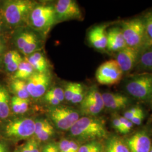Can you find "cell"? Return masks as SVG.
Masks as SVG:
<instances>
[{
    "instance_id": "cell-1",
    "label": "cell",
    "mask_w": 152,
    "mask_h": 152,
    "mask_svg": "<svg viewBox=\"0 0 152 152\" xmlns=\"http://www.w3.org/2000/svg\"><path fill=\"white\" fill-rule=\"evenodd\" d=\"M36 2L28 0H11L5 2L2 9V19L11 26H19L29 22V16Z\"/></svg>"
},
{
    "instance_id": "cell-2",
    "label": "cell",
    "mask_w": 152,
    "mask_h": 152,
    "mask_svg": "<svg viewBox=\"0 0 152 152\" xmlns=\"http://www.w3.org/2000/svg\"><path fill=\"white\" fill-rule=\"evenodd\" d=\"M70 131L72 136L83 141L101 139L107 135L103 121L91 116L80 118Z\"/></svg>"
},
{
    "instance_id": "cell-3",
    "label": "cell",
    "mask_w": 152,
    "mask_h": 152,
    "mask_svg": "<svg viewBox=\"0 0 152 152\" xmlns=\"http://www.w3.org/2000/svg\"><path fill=\"white\" fill-rule=\"evenodd\" d=\"M121 30L127 46L140 49L145 41V29L144 19L135 18L122 22Z\"/></svg>"
},
{
    "instance_id": "cell-4",
    "label": "cell",
    "mask_w": 152,
    "mask_h": 152,
    "mask_svg": "<svg viewBox=\"0 0 152 152\" xmlns=\"http://www.w3.org/2000/svg\"><path fill=\"white\" fill-rule=\"evenodd\" d=\"M127 92L134 98L151 101L152 96V73H143L129 78L126 82Z\"/></svg>"
},
{
    "instance_id": "cell-5",
    "label": "cell",
    "mask_w": 152,
    "mask_h": 152,
    "mask_svg": "<svg viewBox=\"0 0 152 152\" xmlns=\"http://www.w3.org/2000/svg\"><path fill=\"white\" fill-rule=\"evenodd\" d=\"M29 22L38 31L48 32L56 22L54 7L48 5H36L30 14Z\"/></svg>"
},
{
    "instance_id": "cell-6",
    "label": "cell",
    "mask_w": 152,
    "mask_h": 152,
    "mask_svg": "<svg viewBox=\"0 0 152 152\" xmlns=\"http://www.w3.org/2000/svg\"><path fill=\"white\" fill-rule=\"evenodd\" d=\"M35 120L31 118H18L9 121L4 127L6 137L13 140L26 139L34 134Z\"/></svg>"
},
{
    "instance_id": "cell-7",
    "label": "cell",
    "mask_w": 152,
    "mask_h": 152,
    "mask_svg": "<svg viewBox=\"0 0 152 152\" xmlns=\"http://www.w3.org/2000/svg\"><path fill=\"white\" fill-rule=\"evenodd\" d=\"M50 118L61 130H68L80 119V113L73 108L65 106H56L49 110Z\"/></svg>"
},
{
    "instance_id": "cell-8",
    "label": "cell",
    "mask_w": 152,
    "mask_h": 152,
    "mask_svg": "<svg viewBox=\"0 0 152 152\" xmlns=\"http://www.w3.org/2000/svg\"><path fill=\"white\" fill-rule=\"evenodd\" d=\"M124 72L115 60H109L102 64L96 72V79L101 85L112 86L118 83Z\"/></svg>"
},
{
    "instance_id": "cell-9",
    "label": "cell",
    "mask_w": 152,
    "mask_h": 152,
    "mask_svg": "<svg viewBox=\"0 0 152 152\" xmlns=\"http://www.w3.org/2000/svg\"><path fill=\"white\" fill-rule=\"evenodd\" d=\"M104 108L102 94L97 87L92 86L90 88L81 103L82 114L92 117L100 113Z\"/></svg>"
},
{
    "instance_id": "cell-10",
    "label": "cell",
    "mask_w": 152,
    "mask_h": 152,
    "mask_svg": "<svg viewBox=\"0 0 152 152\" xmlns=\"http://www.w3.org/2000/svg\"><path fill=\"white\" fill-rule=\"evenodd\" d=\"M56 22H63L73 19L81 20V10L75 1L59 0L54 7Z\"/></svg>"
},
{
    "instance_id": "cell-11",
    "label": "cell",
    "mask_w": 152,
    "mask_h": 152,
    "mask_svg": "<svg viewBox=\"0 0 152 152\" xmlns=\"http://www.w3.org/2000/svg\"><path fill=\"white\" fill-rule=\"evenodd\" d=\"M51 83V78L48 73L34 72L26 81L28 92L30 96L38 98L48 91Z\"/></svg>"
},
{
    "instance_id": "cell-12",
    "label": "cell",
    "mask_w": 152,
    "mask_h": 152,
    "mask_svg": "<svg viewBox=\"0 0 152 152\" xmlns=\"http://www.w3.org/2000/svg\"><path fill=\"white\" fill-rule=\"evenodd\" d=\"M140 51V49L126 46L117 52L115 60L124 73L131 71L136 65Z\"/></svg>"
},
{
    "instance_id": "cell-13",
    "label": "cell",
    "mask_w": 152,
    "mask_h": 152,
    "mask_svg": "<svg viewBox=\"0 0 152 152\" xmlns=\"http://www.w3.org/2000/svg\"><path fill=\"white\" fill-rule=\"evenodd\" d=\"M126 144L131 152H149L151 148V141L145 131L137 132L129 137Z\"/></svg>"
},
{
    "instance_id": "cell-14",
    "label": "cell",
    "mask_w": 152,
    "mask_h": 152,
    "mask_svg": "<svg viewBox=\"0 0 152 152\" xmlns=\"http://www.w3.org/2000/svg\"><path fill=\"white\" fill-rule=\"evenodd\" d=\"M107 26L98 25L92 28L88 33L89 43L95 49L104 50L107 47Z\"/></svg>"
},
{
    "instance_id": "cell-15",
    "label": "cell",
    "mask_w": 152,
    "mask_h": 152,
    "mask_svg": "<svg viewBox=\"0 0 152 152\" xmlns=\"http://www.w3.org/2000/svg\"><path fill=\"white\" fill-rule=\"evenodd\" d=\"M127 46L121 28L114 27L107 31V47L110 51L118 52Z\"/></svg>"
},
{
    "instance_id": "cell-16",
    "label": "cell",
    "mask_w": 152,
    "mask_h": 152,
    "mask_svg": "<svg viewBox=\"0 0 152 152\" xmlns=\"http://www.w3.org/2000/svg\"><path fill=\"white\" fill-rule=\"evenodd\" d=\"M104 107L111 110H119L125 108L129 102V98L118 93L105 92L102 94Z\"/></svg>"
},
{
    "instance_id": "cell-17",
    "label": "cell",
    "mask_w": 152,
    "mask_h": 152,
    "mask_svg": "<svg viewBox=\"0 0 152 152\" xmlns=\"http://www.w3.org/2000/svg\"><path fill=\"white\" fill-rule=\"evenodd\" d=\"M27 61L32 65L35 72L48 73L49 66L48 60L41 53L36 51L29 55Z\"/></svg>"
},
{
    "instance_id": "cell-18",
    "label": "cell",
    "mask_w": 152,
    "mask_h": 152,
    "mask_svg": "<svg viewBox=\"0 0 152 152\" xmlns=\"http://www.w3.org/2000/svg\"><path fill=\"white\" fill-rule=\"evenodd\" d=\"M106 152H131L126 142L118 136L109 138L105 144Z\"/></svg>"
},
{
    "instance_id": "cell-19",
    "label": "cell",
    "mask_w": 152,
    "mask_h": 152,
    "mask_svg": "<svg viewBox=\"0 0 152 152\" xmlns=\"http://www.w3.org/2000/svg\"><path fill=\"white\" fill-rule=\"evenodd\" d=\"M10 111V95L5 87L0 85V118H7Z\"/></svg>"
},
{
    "instance_id": "cell-20",
    "label": "cell",
    "mask_w": 152,
    "mask_h": 152,
    "mask_svg": "<svg viewBox=\"0 0 152 152\" xmlns=\"http://www.w3.org/2000/svg\"><path fill=\"white\" fill-rule=\"evenodd\" d=\"M35 72L33 68L27 60H23L18 68L13 74L12 79L20 80L22 81L27 80Z\"/></svg>"
},
{
    "instance_id": "cell-21",
    "label": "cell",
    "mask_w": 152,
    "mask_h": 152,
    "mask_svg": "<svg viewBox=\"0 0 152 152\" xmlns=\"http://www.w3.org/2000/svg\"><path fill=\"white\" fill-rule=\"evenodd\" d=\"M10 89L15 96L18 98L28 99L30 96L28 92L27 83L25 81L12 79L10 83Z\"/></svg>"
},
{
    "instance_id": "cell-22",
    "label": "cell",
    "mask_w": 152,
    "mask_h": 152,
    "mask_svg": "<svg viewBox=\"0 0 152 152\" xmlns=\"http://www.w3.org/2000/svg\"><path fill=\"white\" fill-rule=\"evenodd\" d=\"M142 51L137 64L139 63V67L142 69H152V45Z\"/></svg>"
},
{
    "instance_id": "cell-23",
    "label": "cell",
    "mask_w": 152,
    "mask_h": 152,
    "mask_svg": "<svg viewBox=\"0 0 152 152\" xmlns=\"http://www.w3.org/2000/svg\"><path fill=\"white\" fill-rule=\"evenodd\" d=\"M39 40L36 34L32 32L27 44H26L22 53L26 55H30L37 51L39 47Z\"/></svg>"
},
{
    "instance_id": "cell-24",
    "label": "cell",
    "mask_w": 152,
    "mask_h": 152,
    "mask_svg": "<svg viewBox=\"0 0 152 152\" xmlns=\"http://www.w3.org/2000/svg\"><path fill=\"white\" fill-rule=\"evenodd\" d=\"M144 20L145 29V41L144 45L145 49L152 45V11L147 15Z\"/></svg>"
},
{
    "instance_id": "cell-25",
    "label": "cell",
    "mask_w": 152,
    "mask_h": 152,
    "mask_svg": "<svg viewBox=\"0 0 152 152\" xmlns=\"http://www.w3.org/2000/svg\"><path fill=\"white\" fill-rule=\"evenodd\" d=\"M54 134V129L52 125L48 122L42 130L34 134L37 139L39 141H46L53 136Z\"/></svg>"
},
{
    "instance_id": "cell-26",
    "label": "cell",
    "mask_w": 152,
    "mask_h": 152,
    "mask_svg": "<svg viewBox=\"0 0 152 152\" xmlns=\"http://www.w3.org/2000/svg\"><path fill=\"white\" fill-rule=\"evenodd\" d=\"M102 146L97 141H92L80 147L78 152H102Z\"/></svg>"
},
{
    "instance_id": "cell-27",
    "label": "cell",
    "mask_w": 152,
    "mask_h": 152,
    "mask_svg": "<svg viewBox=\"0 0 152 152\" xmlns=\"http://www.w3.org/2000/svg\"><path fill=\"white\" fill-rule=\"evenodd\" d=\"M85 87L81 83H77L76 91L71 100V102L73 104L81 103L85 96Z\"/></svg>"
},
{
    "instance_id": "cell-28",
    "label": "cell",
    "mask_w": 152,
    "mask_h": 152,
    "mask_svg": "<svg viewBox=\"0 0 152 152\" xmlns=\"http://www.w3.org/2000/svg\"><path fill=\"white\" fill-rule=\"evenodd\" d=\"M20 152H39L38 142L35 139H31L22 147Z\"/></svg>"
},
{
    "instance_id": "cell-29",
    "label": "cell",
    "mask_w": 152,
    "mask_h": 152,
    "mask_svg": "<svg viewBox=\"0 0 152 152\" xmlns=\"http://www.w3.org/2000/svg\"><path fill=\"white\" fill-rule=\"evenodd\" d=\"M31 34L32 32H31L24 31L19 33L16 37V46L18 49L21 50V51L24 49L26 44H27Z\"/></svg>"
},
{
    "instance_id": "cell-30",
    "label": "cell",
    "mask_w": 152,
    "mask_h": 152,
    "mask_svg": "<svg viewBox=\"0 0 152 152\" xmlns=\"http://www.w3.org/2000/svg\"><path fill=\"white\" fill-rule=\"evenodd\" d=\"M77 83L76 82H69L65 85V88L64 90V99L67 101L71 102L73 96L76 91Z\"/></svg>"
},
{
    "instance_id": "cell-31",
    "label": "cell",
    "mask_w": 152,
    "mask_h": 152,
    "mask_svg": "<svg viewBox=\"0 0 152 152\" xmlns=\"http://www.w3.org/2000/svg\"><path fill=\"white\" fill-rule=\"evenodd\" d=\"M23 59L20 55H19L14 60H12L8 64L5 65L6 71L10 73H14L21 64Z\"/></svg>"
},
{
    "instance_id": "cell-32",
    "label": "cell",
    "mask_w": 152,
    "mask_h": 152,
    "mask_svg": "<svg viewBox=\"0 0 152 152\" xmlns=\"http://www.w3.org/2000/svg\"><path fill=\"white\" fill-rule=\"evenodd\" d=\"M50 93L54 95L55 97L58 98L60 102H63L64 99V90L59 87H55L51 88L49 90H48Z\"/></svg>"
},
{
    "instance_id": "cell-33",
    "label": "cell",
    "mask_w": 152,
    "mask_h": 152,
    "mask_svg": "<svg viewBox=\"0 0 152 152\" xmlns=\"http://www.w3.org/2000/svg\"><path fill=\"white\" fill-rule=\"evenodd\" d=\"M44 99L47 103L54 106H57L61 103V102L58 98L55 97L54 95L50 93L49 91H47L44 95Z\"/></svg>"
},
{
    "instance_id": "cell-34",
    "label": "cell",
    "mask_w": 152,
    "mask_h": 152,
    "mask_svg": "<svg viewBox=\"0 0 152 152\" xmlns=\"http://www.w3.org/2000/svg\"><path fill=\"white\" fill-rule=\"evenodd\" d=\"M142 109L139 107H135L129 109L126 112H125L124 114V117L127 120L130 121L137 113H138L140 111H141Z\"/></svg>"
},
{
    "instance_id": "cell-35",
    "label": "cell",
    "mask_w": 152,
    "mask_h": 152,
    "mask_svg": "<svg viewBox=\"0 0 152 152\" xmlns=\"http://www.w3.org/2000/svg\"><path fill=\"white\" fill-rule=\"evenodd\" d=\"M20 54L16 51V50H11L7 53H6L4 58V62L5 65L8 64L11 61L14 60Z\"/></svg>"
},
{
    "instance_id": "cell-36",
    "label": "cell",
    "mask_w": 152,
    "mask_h": 152,
    "mask_svg": "<svg viewBox=\"0 0 152 152\" xmlns=\"http://www.w3.org/2000/svg\"><path fill=\"white\" fill-rule=\"evenodd\" d=\"M11 107L12 110L16 114H22L21 108L19 103L18 98L14 96L11 99Z\"/></svg>"
},
{
    "instance_id": "cell-37",
    "label": "cell",
    "mask_w": 152,
    "mask_h": 152,
    "mask_svg": "<svg viewBox=\"0 0 152 152\" xmlns=\"http://www.w3.org/2000/svg\"><path fill=\"white\" fill-rule=\"evenodd\" d=\"M59 152H72L70 140L63 139L58 144Z\"/></svg>"
},
{
    "instance_id": "cell-38",
    "label": "cell",
    "mask_w": 152,
    "mask_h": 152,
    "mask_svg": "<svg viewBox=\"0 0 152 152\" xmlns=\"http://www.w3.org/2000/svg\"><path fill=\"white\" fill-rule=\"evenodd\" d=\"M119 119L123 126L124 130L125 131V134L129 132L131 130L134 124L131 122V121L125 118L124 117H119Z\"/></svg>"
},
{
    "instance_id": "cell-39",
    "label": "cell",
    "mask_w": 152,
    "mask_h": 152,
    "mask_svg": "<svg viewBox=\"0 0 152 152\" xmlns=\"http://www.w3.org/2000/svg\"><path fill=\"white\" fill-rule=\"evenodd\" d=\"M42 152H59L58 145L54 142L47 144L44 146Z\"/></svg>"
},
{
    "instance_id": "cell-40",
    "label": "cell",
    "mask_w": 152,
    "mask_h": 152,
    "mask_svg": "<svg viewBox=\"0 0 152 152\" xmlns=\"http://www.w3.org/2000/svg\"><path fill=\"white\" fill-rule=\"evenodd\" d=\"M144 114L143 110H141V111H140L138 113H137L130 121L133 124L140 125H141L142 120H144Z\"/></svg>"
},
{
    "instance_id": "cell-41",
    "label": "cell",
    "mask_w": 152,
    "mask_h": 152,
    "mask_svg": "<svg viewBox=\"0 0 152 152\" xmlns=\"http://www.w3.org/2000/svg\"><path fill=\"white\" fill-rule=\"evenodd\" d=\"M112 125L114 127V129L117 131L118 132H120L121 134H125V131L124 130L123 126L122 125L121 121H120L119 117H115L113 118L112 121Z\"/></svg>"
},
{
    "instance_id": "cell-42",
    "label": "cell",
    "mask_w": 152,
    "mask_h": 152,
    "mask_svg": "<svg viewBox=\"0 0 152 152\" xmlns=\"http://www.w3.org/2000/svg\"><path fill=\"white\" fill-rule=\"evenodd\" d=\"M19 103L20 104L21 110H22V114L26 113L27 111L29 106V99H21L18 98Z\"/></svg>"
},
{
    "instance_id": "cell-43",
    "label": "cell",
    "mask_w": 152,
    "mask_h": 152,
    "mask_svg": "<svg viewBox=\"0 0 152 152\" xmlns=\"http://www.w3.org/2000/svg\"><path fill=\"white\" fill-rule=\"evenodd\" d=\"M6 42L5 39L0 36V56L2 54L6 49Z\"/></svg>"
},
{
    "instance_id": "cell-44",
    "label": "cell",
    "mask_w": 152,
    "mask_h": 152,
    "mask_svg": "<svg viewBox=\"0 0 152 152\" xmlns=\"http://www.w3.org/2000/svg\"><path fill=\"white\" fill-rule=\"evenodd\" d=\"M70 144H71V150L72 152H78L80 147L77 143L75 141L70 140Z\"/></svg>"
},
{
    "instance_id": "cell-45",
    "label": "cell",
    "mask_w": 152,
    "mask_h": 152,
    "mask_svg": "<svg viewBox=\"0 0 152 152\" xmlns=\"http://www.w3.org/2000/svg\"><path fill=\"white\" fill-rule=\"evenodd\" d=\"M9 149L5 143L0 141V152H8Z\"/></svg>"
},
{
    "instance_id": "cell-46",
    "label": "cell",
    "mask_w": 152,
    "mask_h": 152,
    "mask_svg": "<svg viewBox=\"0 0 152 152\" xmlns=\"http://www.w3.org/2000/svg\"><path fill=\"white\" fill-rule=\"evenodd\" d=\"M3 26H4V19L1 16H0V33L2 31Z\"/></svg>"
},
{
    "instance_id": "cell-47",
    "label": "cell",
    "mask_w": 152,
    "mask_h": 152,
    "mask_svg": "<svg viewBox=\"0 0 152 152\" xmlns=\"http://www.w3.org/2000/svg\"><path fill=\"white\" fill-rule=\"evenodd\" d=\"M149 152H152V147H151V150H150Z\"/></svg>"
},
{
    "instance_id": "cell-48",
    "label": "cell",
    "mask_w": 152,
    "mask_h": 152,
    "mask_svg": "<svg viewBox=\"0 0 152 152\" xmlns=\"http://www.w3.org/2000/svg\"><path fill=\"white\" fill-rule=\"evenodd\" d=\"M20 152V151H18V150H16V151H15V152Z\"/></svg>"
},
{
    "instance_id": "cell-49",
    "label": "cell",
    "mask_w": 152,
    "mask_h": 152,
    "mask_svg": "<svg viewBox=\"0 0 152 152\" xmlns=\"http://www.w3.org/2000/svg\"><path fill=\"white\" fill-rule=\"evenodd\" d=\"M151 101L152 102V98H151Z\"/></svg>"
},
{
    "instance_id": "cell-50",
    "label": "cell",
    "mask_w": 152,
    "mask_h": 152,
    "mask_svg": "<svg viewBox=\"0 0 152 152\" xmlns=\"http://www.w3.org/2000/svg\"><path fill=\"white\" fill-rule=\"evenodd\" d=\"M1 59H0V64H1Z\"/></svg>"
}]
</instances>
